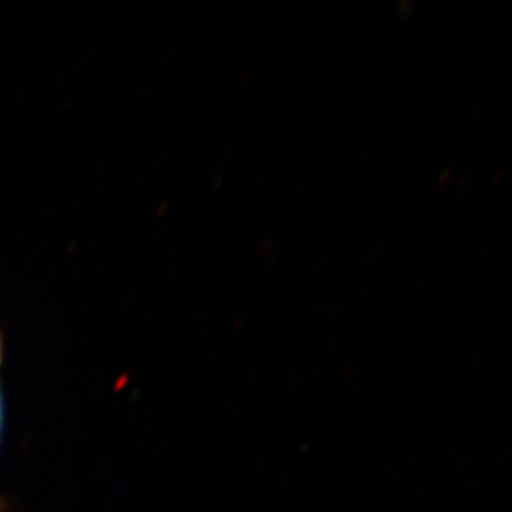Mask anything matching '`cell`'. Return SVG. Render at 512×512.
I'll return each mask as SVG.
<instances>
[{"label":"cell","instance_id":"cell-1","mask_svg":"<svg viewBox=\"0 0 512 512\" xmlns=\"http://www.w3.org/2000/svg\"><path fill=\"white\" fill-rule=\"evenodd\" d=\"M0 430H2V395H0Z\"/></svg>","mask_w":512,"mask_h":512},{"label":"cell","instance_id":"cell-2","mask_svg":"<svg viewBox=\"0 0 512 512\" xmlns=\"http://www.w3.org/2000/svg\"><path fill=\"white\" fill-rule=\"evenodd\" d=\"M0 353H2V342H0Z\"/></svg>","mask_w":512,"mask_h":512}]
</instances>
